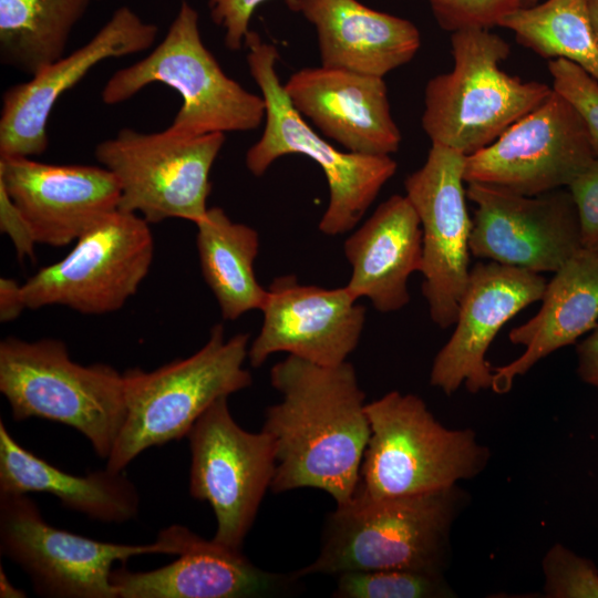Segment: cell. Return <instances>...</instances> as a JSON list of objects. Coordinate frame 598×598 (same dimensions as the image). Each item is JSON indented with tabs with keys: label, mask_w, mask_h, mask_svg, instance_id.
<instances>
[{
	"label": "cell",
	"mask_w": 598,
	"mask_h": 598,
	"mask_svg": "<svg viewBox=\"0 0 598 598\" xmlns=\"http://www.w3.org/2000/svg\"><path fill=\"white\" fill-rule=\"evenodd\" d=\"M270 383L282 396L266 409L261 427L275 445L270 491L317 488L337 505L348 503L371 433L353 365L323 367L289 354L271 368Z\"/></svg>",
	"instance_id": "1"
},
{
	"label": "cell",
	"mask_w": 598,
	"mask_h": 598,
	"mask_svg": "<svg viewBox=\"0 0 598 598\" xmlns=\"http://www.w3.org/2000/svg\"><path fill=\"white\" fill-rule=\"evenodd\" d=\"M465 498L457 485L379 498L354 494L328 514L317 558L293 574L406 569L443 575L451 528Z\"/></svg>",
	"instance_id": "2"
},
{
	"label": "cell",
	"mask_w": 598,
	"mask_h": 598,
	"mask_svg": "<svg viewBox=\"0 0 598 598\" xmlns=\"http://www.w3.org/2000/svg\"><path fill=\"white\" fill-rule=\"evenodd\" d=\"M249 338L237 333L226 340L223 326L215 324L194 354L152 371L123 372L126 415L106 467L124 471L143 451L186 437L215 401L250 386L244 368Z\"/></svg>",
	"instance_id": "3"
},
{
	"label": "cell",
	"mask_w": 598,
	"mask_h": 598,
	"mask_svg": "<svg viewBox=\"0 0 598 598\" xmlns=\"http://www.w3.org/2000/svg\"><path fill=\"white\" fill-rule=\"evenodd\" d=\"M0 392L13 420L45 419L73 427L106 460L126 415L123 373L73 361L58 339L0 342Z\"/></svg>",
	"instance_id": "4"
},
{
	"label": "cell",
	"mask_w": 598,
	"mask_h": 598,
	"mask_svg": "<svg viewBox=\"0 0 598 598\" xmlns=\"http://www.w3.org/2000/svg\"><path fill=\"white\" fill-rule=\"evenodd\" d=\"M451 44L454 66L427 82L422 127L432 144L468 156L540 105L553 87L501 70L509 44L489 29L455 31Z\"/></svg>",
	"instance_id": "5"
},
{
	"label": "cell",
	"mask_w": 598,
	"mask_h": 598,
	"mask_svg": "<svg viewBox=\"0 0 598 598\" xmlns=\"http://www.w3.org/2000/svg\"><path fill=\"white\" fill-rule=\"evenodd\" d=\"M244 47L252 80L266 105L260 138L245 155V165L254 176H262L278 158L300 154L322 169L329 186V204L319 230L337 236L353 229L374 202L384 184L395 174L398 164L390 155L342 152L311 128L292 106L276 71L277 48L249 31Z\"/></svg>",
	"instance_id": "6"
},
{
	"label": "cell",
	"mask_w": 598,
	"mask_h": 598,
	"mask_svg": "<svg viewBox=\"0 0 598 598\" xmlns=\"http://www.w3.org/2000/svg\"><path fill=\"white\" fill-rule=\"evenodd\" d=\"M153 83L181 95L182 105L167 128L183 136L248 132L265 120L262 96L224 72L203 42L198 12L185 0L164 39L145 58L117 70L101 99L116 105Z\"/></svg>",
	"instance_id": "7"
},
{
	"label": "cell",
	"mask_w": 598,
	"mask_h": 598,
	"mask_svg": "<svg viewBox=\"0 0 598 598\" xmlns=\"http://www.w3.org/2000/svg\"><path fill=\"white\" fill-rule=\"evenodd\" d=\"M370 437L357 495L379 498L434 492L471 480L488 450L472 430H450L414 394L391 391L365 404Z\"/></svg>",
	"instance_id": "8"
},
{
	"label": "cell",
	"mask_w": 598,
	"mask_h": 598,
	"mask_svg": "<svg viewBox=\"0 0 598 598\" xmlns=\"http://www.w3.org/2000/svg\"><path fill=\"white\" fill-rule=\"evenodd\" d=\"M183 547L182 525L161 530L150 544L100 542L51 526L28 494L0 493L1 554L42 597L117 598L111 581L115 563L145 554L178 555Z\"/></svg>",
	"instance_id": "9"
},
{
	"label": "cell",
	"mask_w": 598,
	"mask_h": 598,
	"mask_svg": "<svg viewBox=\"0 0 598 598\" xmlns=\"http://www.w3.org/2000/svg\"><path fill=\"white\" fill-rule=\"evenodd\" d=\"M224 143V133L183 136L168 128L124 127L99 143L94 155L118 182V209L148 224L169 218L197 224L208 210L209 175Z\"/></svg>",
	"instance_id": "10"
},
{
	"label": "cell",
	"mask_w": 598,
	"mask_h": 598,
	"mask_svg": "<svg viewBox=\"0 0 598 598\" xmlns=\"http://www.w3.org/2000/svg\"><path fill=\"white\" fill-rule=\"evenodd\" d=\"M153 257L150 224L116 209L84 231L65 257L22 283L27 308L63 306L84 315L120 310L137 292Z\"/></svg>",
	"instance_id": "11"
},
{
	"label": "cell",
	"mask_w": 598,
	"mask_h": 598,
	"mask_svg": "<svg viewBox=\"0 0 598 598\" xmlns=\"http://www.w3.org/2000/svg\"><path fill=\"white\" fill-rule=\"evenodd\" d=\"M228 398L215 401L187 433L189 494L207 502L216 518L213 539L241 550L276 471L275 445L234 420Z\"/></svg>",
	"instance_id": "12"
},
{
	"label": "cell",
	"mask_w": 598,
	"mask_h": 598,
	"mask_svg": "<svg viewBox=\"0 0 598 598\" xmlns=\"http://www.w3.org/2000/svg\"><path fill=\"white\" fill-rule=\"evenodd\" d=\"M595 158L584 122L553 90L493 143L465 157L464 179L535 196L568 187Z\"/></svg>",
	"instance_id": "13"
},
{
	"label": "cell",
	"mask_w": 598,
	"mask_h": 598,
	"mask_svg": "<svg viewBox=\"0 0 598 598\" xmlns=\"http://www.w3.org/2000/svg\"><path fill=\"white\" fill-rule=\"evenodd\" d=\"M465 157L456 150L432 144L423 166L404 181L405 196L422 230V293L432 321L442 329L454 326L471 271Z\"/></svg>",
	"instance_id": "14"
},
{
	"label": "cell",
	"mask_w": 598,
	"mask_h": 598,
	"mask_svg": "<svg viewBox=\"0 0 598 598\" xmlns=\"http://www.w3.org/2000/svg\"><path fill=\"white\" fill-rule=\"evenodd\" d=\"M475 204L471 255L537 274L556 272L582 249L577 209L569 190L535 196L467 183Z\"/></svg>",
	"instance_id": "15"
},
{
	"label": "cell",
	"mask_w": 598,
	"mask_h": 598,
	"mask_svg": "<svg viewBox=\"0 0 598 598\" xmlns=\"http://www.w3.org/2000/svg\"><path fill=\"white\" fill-rule=\"evenodd\" d=\"M158 28L134 10L117 8L82 47L14 84L2 96L0 155L33 157L49 145L48 122L61 95L76 85L100 62L152 48Z\"/></svg>",
	"instance_id": "16"
},
{
	"label": "cell",
	"mask_w": 598,
	"mask_h": 598,
	"mask_svg": "<svg viewBox=\"0 0 598 598\" xmlns=\"http://www.w3.org/2000/svg\"><path fill=\"white\" fill-rule=\"evenodd\" d=\"M357 300L347 286L301 285L295 275L274 279L260 309V331L249 344L250 365L258 368L277 352L323 367L346 362L365 321V308Z\"/></svg>",
	"instance_id": "17"
},
{
	"label": "cell",
	"mask_w": 598,
	"mask_h": 598,
	"mask_svg": "<svg viewBox=\"0 0 598 598\" xmlns=\"http://www.w3.org/2000/svg\"><path fill=\"white\" fill-rule=\"evenodd\" d=\"M547 281L534 271L495 261L477 262L460 301L454 331L434 358L430 383L451 395L464 384L477 393L492 389L487 350L501 328L539 301Z\"/></svg>",
	"instance_id": "18"
},
{
	"label": "cell",
	"mask_w": 598,
	"mask_h": 598,
	"mask_svg": "<svg viewBox=\"0 0 598 598\" xmlns=\"http://www.w3.org/2000/svg\"><path fill=\"white\" fill-rule=\"evenodd\" d=\"M0 185L29 221L38 244L64 247L118 209L121 190L103 166L48 164L0 155Z\"/></svg>",
	"instance_id": "19"
},
{
	"label": "cell",
	"mask_w": 598,
	"mask_h": 598,
	"mask_svg": "<svg viewBox=\"0 0 598 598\" xmlns=\"http://www.w3.org/2000/svg\"><path fill=\"white\" fill-rule=\"evenodd\" d=\"M292 106L348 152L391 155L399 150L395 124L381 76L330 66H308L283 84Z\"/></svg>",
	"instance_id": "20"
},
{
	"label": "cell",
	"mask_w": 598,
	"mask_h": 598,
	"mask_svg": "<svg viewBox=\"0 0 598 598\" xmlns=\"http://www.w3.org/2000/svg\"><path fill=\"white\" fill-rule=\"evenodd\" d=\"M171 564L148 571L114 568L117 598H265L297 589L293 571L278 574L254 565L231 549L189 530L183 550Z\"/></svg>",
	"instance_id": "21"
},
{
	"label": "cell",
	"mask_w": 598,
	"mask_h": 598,
	"mask_svg": "<svg viewBox=\"0 0 598 598\" xmlns=\"http://www.w3.org/2000/svg\"><path fill=\"white\" fill-rule=\"evenodd\" d=\"M292 11L315 27L324 66L383 78L410 62L421 45L410 20L358 0H296Z\"/></svg>",
	"instance_id": "22"
},
{
	"label": "cell",
	"mask_w": 598,
	"mask_h": 598,
	"mask_svg": "<svg viewBox=\"0 0 598 598\" xmlns=\"http://www.w3.org/2000/svg\"><path fill=\"white\" fill-rule=\"evenodd\" d=\"M352 268L346 285L357 298H368L375 310L393 312L410 301L408 281L422 269L419 216L404 195H393L373 212L343 245Z\"/></svg>",
	"instance_id": "23"
},
{
	"label": "cell",
	"mask_w": 598,
	"mask_h": 598,
	"mask_svg": "<svg viewBox=\"0 0 598 598\" xmlns=\"http://www.w3.org/2000/svg\"><path fill=\"white\" fill-rule=\"evenodd\" d=\"M538 312L508 339L524 352L493 370L492 390L504 394L538 361L590 332L598 321V256L581 249L547 282Z\"/></svg>",
	"instance_id": "24"
},
{
	"label": "cell",
	"mask_w": 598,
	"mask_h": 598,
	"mask_svg": "<svg viewBox=\"0 0 598 598\" xmlns=\"http://www.w3.org/2000/svg\"><path fill=\"white\" fill-rule=\"evenodd\" d=\"M48 493L62 505L105 524L138 515L140 494L124 471L107 467L78 476L21 446L0 421V493Z\"/></svg>",
	"instance_id": "25"
},
{
	"label": "cell",
	"mask_w": 598,
	"mask_h": 598,
	"mask_svg": "<svg viewBox=\"0 0 598 598\" xmlns=\"http://www.w3.org/2000/svg\"><path fill=\"white\" fill-rule=\"evenodd\" d=\"M195 225L202 275L223 318L236 320L250 310H260L267 289L260 286L254 269L258 233L248 225L233 221L220 207L208 208Z\"/></svg>",
	"instance_id": "26"
},
{
	"label": "cell",
	"mask_w": 598,
	"mask_h": 598,
	"mask_svg": "<svg viewBox=\"0 0 598 598\" xmlns=\"http://www.w3.org/2000/svg\"><path fill=\"white\" fill-rule=\"evenodd\" d=\"M91 0H0V61L33 76L64 56Z\"/></svg>",
	"instance_id": "27"
},
{
	"label": "cell",
	"mask_w": 598,
	"mask_h": 598,
	"mask_svg": "<svg viewBox=\"0 0 598 598\" xmlns=\"http://www.w3.org/2000/svg\"><path fill=\"white\" fill-rule=\"evenodd\" d=\"M499 27L543 58L566 59L598 81V40L587 0H546L505 16Z\"/></svg>",
	"instance_id": "28"
},
{
	"label": "cell",
	"mask_w": 598,
	"mask_h": 598,
	"mask_svg": "<svg viewBox=\"0 0 598 598\" xmlns=\"http://www.w3.org/2000/svg\"><path fill=\"white\" fill-rule=\"evenodd\" d=\"M337 577L334 598H450L455 592L442 574L406 569L344 571Z\"/></svg>",
	"instance_id": "29"
},
{
	"label": "cell",
	"mask_w": 598,
	"mask_h": 598,
	"mask_svg": "<svg viewBox=\"0 0 598 598\" xmlns=\"http://www.w3.org/2000/svg\"><path fill=\"white\" fill-rule=\"evenodd\" d=\"M544 594L548 598H598V570L574 551L555 544L544 559Z\"/></svg>",
	"instance_id": "30"
},
{
	"label": "cell",
	"mask_w": 598,
	"mask_h": 598,
	"mask_svg": "<svg viewBox=\"0 0 598 598\" xmlns=\"http://www.w3.org/2000/svg\"><path fill=\"white\" fill-rule=\"evenodd\" d=\"M548 70L553 78V90L578 113L598 158V81L566 59L549 60Z\"/></svg>",
	"instance_id": "31"
},
{
	"label": "cell",
	"mask_w": 598,
	"mask_h": 598,
	"mask_svg": "<svg viewBox=\"0 0 598 598\" xmlns=\"http://www.w3.org/2000/svg\"><path fill=\"white\" fill-rule=\"evenodd\" d=\"M439 25L452 33L491 29L508 13L534 6L533 0H427Z\"/></svg>",
	"instance_id": "32"
},
{
	"label": "cell",
	"mask_w": 598,
	"mask_h": 598,
	"mask_svg": "<svg viewBox=\"0 0 598 598\" xmlns=\"http://www.w3.org/2000/svg\"><path fill=\"white\" fill-rule=\"evenodd\" d=\"M574 199L582 249L598 256V158L567 187Z\"/></svg>",
	"instance_id": "33"
},
{
	"label": "cell",
	"mask_w": 598,
	"mask_h": 598,
	"mask_svg": "<svg viewBox=\"0 0 598 598\" xmlns=\"http://www.w3.org/2000/svg\"><path fill=\"white\" fill-rule=\"evenodd\" d=\"M266 0H209L208 7L213 22L224 31L225 47L230 51L244 48L248 34L250 19ZM290 10L296 0H285Z\"/></svg>",
	"instance_id": "34"
},
{
	"label": "cell",
	"mask_w": 598,
	"mask_h": 598,
	"mask_svg": "<svg viewBox=\"0 0 598 598\" xmlns=\"http://www.w3.org/2000/svg\"><path fill=\"white\" fill-rule=\"evenodd\" d=\"M0 230L10 238L21 261L34 257L38 244L34 233L2 185H0Z\"/></svg>",
	"instance_id": "35"
},
{
	"label": "cell",
	"mask_w": 598,
	"mask_h": 598,
	"mask_svg": "<svg viewBox=\"0 0 598 598\" xmlns=\"http://www.w3.org/2000/svg\"><path fill=\"white\" fill-rule=\"evenodd\" d=\"M577 361L579 378L598 389V326L577 346Z\"/></svg>",
	"instance_id": "36"
},
{
	"label": "cell",
	"mask_w": 598,
	"mask_h": 598,
	"mask_svg": "<svg viewBox=\"0 0 598 598\" xmlns=\"http://www.w3.org/2000/svg\"><path fill=\"white\" fill-rule=\"evenodd\" d=\"M27 308L22 283L16 279L0 278V321L16 320Z\"/></svg>",
	"instance_id": "37"
},
{
	"label": "cell",
	"mask_w": 598,
	"mask_h": 598,
	"mask_svg": "<svg viewBox=\"0 0 598 598\" xmlns=\"http://www.w3.org/2000/svg\"><path fill=\"white\" fill-rule=\"evenodd\" d=\"M0 597L1 598H24L25 591L14 587L9 580L3 567L0 566Z\"/></svg>",
	"instance_id": "38"
},
{
	"label": "cell",
	"mask_w": 598,
	"mask_h": 598,
	"mask_svg": "<svg viewBox=\"0 0 598 598\" xmlns=\"http://www.w3.org/2000/svg\"><path fill=\"white\" fill-rule=\"evenodd\" d=\"M587 1H588V9H589L591 23H592L594 31L598 40V0H587Z\"/></svg>",
	"instance_id": "39"
},
{
	"label": "cell",
	"mask_w": 598,
	"mask_h": 598,
	"mask_svg": "<svg viewBox=\"0 0 598 598\" xmlns=\"http://www.w3.org/2000/svg\"><path fill=\"white\" fill-rule=\"evenodd\" d=\"M538 0H533V3L536 4Z\"/></svg>",
	"instance_id": "40"
}]
</instances>
